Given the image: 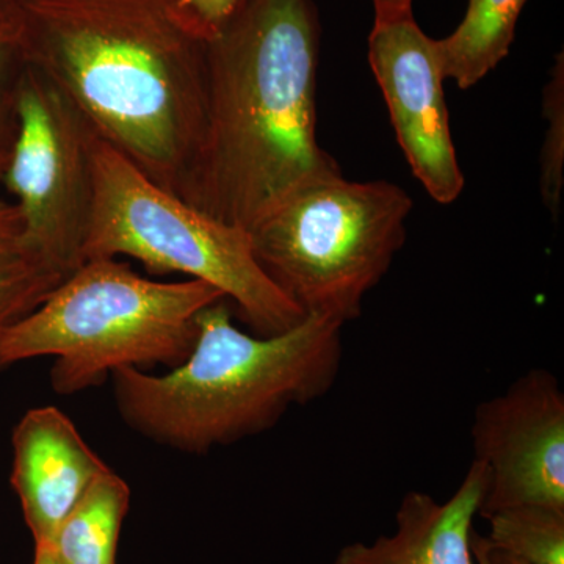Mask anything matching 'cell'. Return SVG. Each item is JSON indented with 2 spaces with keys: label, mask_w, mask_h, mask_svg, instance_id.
I'll return each mask as SVG.
<instances>
[{
  "label": "cell",
  "mask_w": 564,
  "mask_h": 564,
  "mask_svg": "<svg viewBox=\"0 0 564 564\" xmlns=\"http://www.w3.org/2000/svg\"><path fill=\"white\" fill-rule=\"evenodd\" d=\"M22 55L102 137L180 195L202 144L212 33L185 0H28Z\"/></svg>",
  "instance_id": "cell-1"
},
{
  "label": "cell",
  "mask_w": 564,
  "mask_h": 564,
  "mask_svg": "<svg viewBox=\"0 0 564 564\" xmlns=\"http://www.w3.org/2000/svg\"><path fill=\"white\" fill-rule=\"evenodd\" d=\"M314 0H242L207 44L206 121L180 198L250 231L315 177L343 173L317 141Z\"/></svg>",
  "instance_id": "cell-2"
},
{
  "label": "cell",
  "mask_w": 564,
  "mask_h": 564,
  "mask_svg": "<svg viewBox=\"0 0 564 564\" xmlns=\"http://www.w3.org/2000/svg\"><path fill=\"white\" fill-rule=\"evenodd\" d=\"M228 300L198 317L191 355L163 375L115 370V403L122 421L154 443L185 454L273 429L293 406L332 391L343 362L344 325L306 315L274 336L237 328Z\"/></svg>",
  "instance_id": "cell-3"
},
{
  "label": "cell",
  "mask_w": 564,
  "mask_h": 564,
  "mask_svg": "<svg viewBox=\"0 0 564 564\" xmlns=\"http://www.w3.org/2000/svg\"><path fill=\"white\" fill-rule=\"evenodd\" d=\"M221 300L207 282L158 281L120 258L90 259L0 332V370L52 356V389L70 395L126 367L173 369L191 355L202 311Z\"/></svg>",
  "instance_id": "cell-4"
},
{
  "label": "cell",
  "mask_w": 564,
  "mask_h": 564,
  "mask_svg": "<svg viewBox=\"0 0 564 564\" xmlns=\"http://www.w3.org/2000/svg\"><path fill=\"white\" fill-rule=\"evenodd\" d=\"M90 155L93 203L82 262L131 258L155 276L207 282L258 336L288 332L306 317L256 259L250 232L159 187L93 129Z\"/></svg>",
  "instance_id": "cell-5"
},
{
  "label": "cell",
  "mask_w": 564,
  "mask_h": 564,
  "mask_svg": "<svg viewBox=\"0 0 564 564\" xmlns=\"http://www.w3.org/2000/svg\"><path fill=\"white\" fill-rule=\"evenodd\" d=\"M411 210L400 185L336 173L296 188L248 232L262 269L304 314L345 326L402 250Z\"/></svg>",
  "instance_id": "cell-6"
},
{
  "label": "cell",
  "mask_w": 564,
  "mask_h": 564,
  "mask_svg": "<svg viewBox=\"0 0 564 564\" xmlns=\"http://www.w3.org/2000/svg\"><path fill=\"white\" fill-rule=\"evenodd\" d=\"M14 120L0 182L20 210L25 252L69 274L82 263L91 214L90 124L57 85L29 65L18 79Z\"/></svg>",
  "instance_id": "cell-7"
},
{
  "label": "cell",
  "mask_w": 564,
  "mask_h": 564,
  "mask_svg": "<svg viewBox=\"0 0 564 564\" xmlns=\"http://www.w3.org/2000/svg\"><path fill=\"white\" fill-rule=\"evenodd\" d=\"M470 436L489 475L478 516L518 505L564 510V393L554 373L529 370L478 404Z\"/></svg>",
  "instance_id": "cell-8"
},
{
  "label": "cell",
  "mask_w": 564,
  "mask_h": 564,
  "mask_svg": "<svg viewBox=\"0 0 564 564\" xmlns=\"http://www.w3.org/2000/svg\"><path fill=\"white\" fill-rule=\"evenodd\" d=\"M369 63L415 180L434 202H456L464 174L452 140L437 41L419 28L413 13L375 20Z\"/></svg>",
  "instance_id": "cell-9"
},
{
  "label": "cell",
  "mask_w": 564,
  "mask_h": 564,
  "mask_svg": "<svg viewBox=\"0 0 564 564\" xmlns=\"http://www.w3.org/2000/svg\"><path fill=\"white\" fill-rule=\"evenodd\" d=\"M11 445V485L25 522L35 544H52L70 510L109 467L55 406L33 408L22 415Z\"/></svg>",
  "instance_id": "cell-10"
},
{
  "label": "cell",
  "mask_w": 564,
  "mask_h": 564,
  "mask_svg": "<svg viewBox=\"0 0 564 564\" xmlns=\"http://www.w3.org/2000/svg\"><path fill=\"white\" fill-rule=\"evenodd\" d=\"M488 484V469L474 459L445 502L426 492L408 491L395 513V532L373 543L344 545L332 564H477L474 519Z\"/></svg>",
  "instance_id": "cell-11"
},
{
  "label": "cell",
  "mask_w": 564,
  "mask_h": 564,
  "mask_svg": "<svg viewBox=\"0 0 564 564\" xmlns=\"http://www.w3.org/2000/svg\"><path fill=\"white\" fill-rule=\"evenodd\" d=\"M527 0H469L462 24L437 41L445 79L463 90L485 79L507 57Z\"/></svg>",
  "instance_id": "cell-12"
},
{
  "label": "cell",
  "mask_w": 564,
  "mask_h": 564,
  "mask_svg": "<svg viewBox=\"0 0 564 564\" xmlns=\"http://www.w3.org/2000/svg\"><path fill=\"white\" fill-rule=\"evenodd\" d=\"M131 489L113 473L99 475L82 496L52 541L62 564H117L122 521Z\"/></svg>",
  "instance_id": "cell-13"
},
{
  "label": "cell",
  "mask_w": 564,
  "mask_h": 564,
  "mask_svg": "<svg viewBox=\"0 0 564 564\" xmlns=\"http://www.w3.org/2000/svg\"><path fill=\"white\" fill-rule=\"evenodd\" d=\"M485 536L500 551L533 564H564V510L518 505L485 516Z\"/></svg>",
  "instance_id": "cell-14"
},
{
  "label": "cell",
  "mask_w": 564,
  "mask_h": 564,
  "mask_svg": "<svg viewBox=\"0 0 564 564\" xmlns=\"http://www.w3.org/2000/svg\"><path fill=\"white\" fill-rule=\"evenodd\" d=\"M66 276L29 252L0 262V332L32 313Z\"/></svg>",
  "instance_id": "cell-15"
},
{
  "label": "cell",
  "mask_w": 564,
  "mask_h": 564,
  "mask_svg": "<svg viewBox=\"0 0 564 564\" xmlns=\"http://www.w3.org/2000/svg\"><path fill=\"white\" fill-rule=\"evenodd\" d=\"M544 144L541 150V195L554 217L562 209L564 187V61L556 57L551 79L544 87Z\"/></svg>",
  "instance_id": "cell-16"
},
{
  "label": "cell",
  "mask_w": 564,
  "mask_h": 564,
  "mask_svg": "<svg viewBox=\"0 0 564 564\" xmlns=\"http://www.w3.org/2000/svg\"><path fill=\"white\" fill-rule=\"evenodd\" d=\"M24 65L20 7L3 6L0 9V139L3 140H13L17 129L14 95Z\"/></svg>",
  "instance_id": "cell-17"
},
{
  "label": "cell",
  "mask_w": 564,
  "mask_h": 564,
  "mask_svg": "<svg viewBox=\"0 0 564 564\" xmlns=\"http://www.w3.org/2000/svg\"><path fill=\"white\" fill-rule=\"evenodd\" d=\"M24 229L20 210L0 199V262L24 254Z\"/></svg>",
  "instance_id": "cell-18"
},
{
  "label": "cell",
  "mask_w": 564,
  "mask_h": 564,
  "mask_svg": "<svg viewBox=\"0 0 564 564\" xmlns=\"http://www.w3.org/2000/svg\"><path fill=\"white\" fill-rule=\"evenodd\" d=\"M185 2L206 25L207 31L214 35L242 0H185Z\"/></svg>",
  "instance_id": "cell-19"
},
{
  "label": "cell",
  "mask_w": 564,
  "mask_h": 564,
  "mask_svg": "<svg viewBox=\"0 0 564 564\" xmlns=\"http://www.w3.org/2000/svg\"><path fill=\"white\" fill-rule=\"evenodd\" d=\"M473 552L477 564H533L494 547L486 538L473 533Z\"/></svg>",
  "instance_id": "cell-20"
},
{
  "label": "cell",
  "mask_w": 564,
  "mask_h": 564,
  "mask_svg": "<svg viewBox=\"0 0 564 564\" xmlns=\"http://www.w3.org/2000/svg\"><path fill=\"white\" fill-rule=\"evenodd\" d=\"M372 2L375 20H388V18L413 13V0H372Z\"/></svg>",
  "instance_id": "cell-21"
},
{
  "label": "cell",
  "mask_w": 564,
  "mask_h": 564,
  "mask_svg": "<svg viewBox=\"0 0 564 564\" xmlns=\"http://www.w3.org/2000/svg\"><path fill=\"white\" fill-rule=\"evenodd\" d=\"M33 564H62L55 555L54 547L51 544H35V563Z\"/></svg>",
  "instance_id": "cell-22"
},
{
  "label": "cell",
  "mask_w": 564,
  "mask_h": 564,
  "mask_svg": "<svg viewBox=\"0 0 564 564\" xmlns=\"http://www.w3.org/2000/svg\"><path fill=\"white\" fill-rule=\"evenodd\" d=\"M11 141L0 139V181H2L3 172L7 169V162H9Z\"/></svg>",
  "instance_id": "cell-23"
},
{
  "label": "cell",
  "mask_w": 564,
  "mask_h": 564,
  "mask_svg": "<svg viewBox=\"0 0 564 564\" xmlns=\"http://www.w3.org/2000/svg\"><path fill=\"white\" fill-rule=\"evenodd\" d=\"M0 2L7 3V6H21V3L28 2V0H0Z\"/></svg>",
  "instance_id": "cell-24"
},
{
  "label": "cell",
  "mask_w": 564,
  "mask_h": 564,
  "mask_svg": "<svg viewBox=\"0 0 564 564\" xmlns=\"http://www.w3.org/2000/svg\"><path fill=\"white\" fill-rule=\"evenodd\" d=\"M3 6H7V3L0 2V9H2Z\"/></svg>",
  "instance_id": "cell-25"
}]
</instances>
